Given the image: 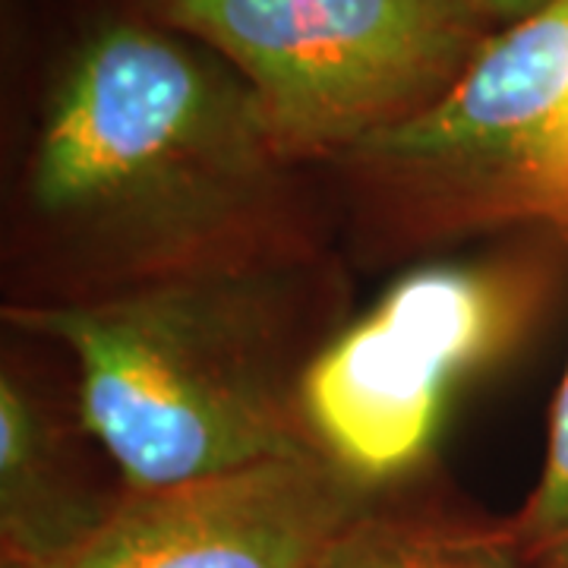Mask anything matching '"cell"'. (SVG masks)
Wrapping results in <instances>:
<instances>
[{"label":"cell","mask_w":568,"mask_h":568,"mask_svg":"<svg viewBox=\"0 0 568 568\" xmlns=\"http://www.w3.org/2000/svg\"><path fill=\"white\" fill-rule=\"evenodd\" d=\"M530 568H568V537L559 544H549V547L537 549L525 556Z\"/></svg>","instance_id":"8fae6325"},{"label":"cell","mask_w":568,"mask_h":568,"mask_svg":"<svg viewBox=\"0 0 568 568\" xmlns=\"http://www.w3.org/2000/svg\"><path fill=\"white\" fill-rule=\"evenodd\" d=\"M373 493L323 452L123 489L80 547L41 568H320Z\"/></svg>","instance_id":"8992f818"},{"label":"cell","mask_w":568,"mask_h":568,"mask_svg":"<svg viewBox=\"0 0 568 568\" xmlns=\"http://www.w3.org/2000/svg\"><path fill=\"white\" fill-rule=\"evenodd\" d=\"M540 287V275L518 260L407 272L366 316L338 328L306 369L313 446L369 489L414 470L458 388L521 338Z\"/></svg>","instance_id":"5b68a950"},{"label":"cell","mask_w":568,"mask_h":568,"mask_svg":"<svg viewBox=\"0 0 568 568\" xmlns=\"http://www.w3.org/2000/svg\"><path fill=\"white\" fill-rule=\"evenodd\" d=\"M484 10H487L489 17H499V20L506 22H518L525 20V17H530V13H537L544 3H549V0H477Z\"/></svg>","instance_id":"30bf717a"},{"label":"cell","mask_w":568,"mask_h":568,"mask_svg":"<svg viewBox=\"0 0 568 568\" xmlns=\"http://www.w3.org/2000/svg\"><path fill=\"white\" fill-rule=\"evenodd\" d=\"M284 164L231 63L200 41L118 22L67 63L26 200L104 294L291 253Z\"/></svg>","instance_id":"6da1fadb"},{"label":"cell","mask_w":568,"mask_h":568,"mask_svg":"<svg viewBox=\"0 0 568 568\" xmlns=\"http://www.w3.org/2000/svg\"><path fill=\"white\" fill-rule=\"evenodd\" d=\"M114 503L80 480L51 410L17 376L0 379V540L3 562L41 568L108 518Z\"/></svg>","instance_id":"52a82bcc"},{"label":"cell","mask_w":568,"mask_h":568,"mask_svg":"<svg viewBox=\"0 0 568 568\" xmlns=\"http://www.w3.org/2000/svg\"><path fill=\"white\" fill-rule=\"evenodd\" d=\"M320 568H530L506 530H480L369 508Z\"/></svg>","instance_id":"ba28073f"},{"label":"cell","mask_w":568,"mask_h":568,"mask_svg":"<svg viewBox=\"0 0 568 568\" xmlns=\"http://www.w3.org/2000/svg\"><path fill=\"white\" fill-rule=\"evenodd\" d=\"M503 530L521 556H530L568 537V366L549 414L547 458L540 480L521 511Z\"/></svg>","instance_id":"9c48e42d"},{"label":"cell","mask_w":568,"mask_h":568,"mask_svg":"<svg viewBox=\"0 0 568 568\" xmlns=\"http://www.w3.org/2000/svg\"><path fill=\"white\" fill-rule=\"evenodd\" d=\"M231 63L287 164L424 114L489 41L477 0H155Z\"/></svg>","instance_id":"3957f363"},{"label":"cell","mask_w":568,"mask_h":568,"mask_svg":"<svg viewBox=\"0 0 568 568\" xmlns=\"http://www.w3.org/2000/svg\"><path fill=\"white\" fill-rule=\"evenodd\" d=\"M323 287L291 250L3 316L73 354L82 433L123 489H162L320 452L304 376L335 335Z\"/></svg>","instance_id":"7a4b0ae2"},{"label":"cell","mask_w":568,"mask_h":568,"mask_svg":"<svg viewBox=\"0 0 568 568\" xmlns=\"http://www.w3.org/2000/svg\"><path fill=\"white\" fill-rule=\"evenodd\" d=\"M345 162L417 237L530 222L568 237V0L489 36L439 102Z\"/></svg>","instance_id":"277c9868"},{"label":"cell","mask_w":568,"mask_h":568,"mask_svg":"<svg viewBox=\"0 0 568 568\" xmlns=\"http://www.w3.org/2000/svg\"><path fill=\"white\" fill-rule=\"evenodd\" d=\"M3 568H26V566H17V562H3Z\"/></svg>","instance_id":"7c38bea8"}]
</instances>
